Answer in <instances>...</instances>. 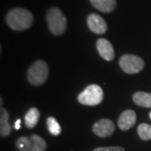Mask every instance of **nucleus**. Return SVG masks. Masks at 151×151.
I'll return each instance as SVG.
<instances>
[{
  "mask_svg": "<svg viewBox=\"0 0 151 151\" xmlns=\"http://www.w3.org/2000/svg\"><path fill=\"white\" fill-rule=\"evenodd\" d=\"M8 25L14 30L22 31L31 27L34 22L32 13L23 8L11 9L6 15Z\"/></svg>",
  "mask_w": 151,
  "mask_h": 151,
  "instance_id": "1",
  "label": "nucleus"
},
{
  "mask_svg": "<svg viewBox=\"0 0 151 151\" xmlns=\"http://www.w3.org/2000/svg\"><path fill=\"white\" fill-rule=\"evenodd\" d=\"M46 21L50 31L55 35L64 34L67 27L66 18L59 8H51L46 14Z\"/></svg>",
  "mask_w": 151,
  "mask_h": 151,
  "instance_id": "2",
  "label": "nucleus"
},
{
  "mask_svg": "<svg viewBox=\"0 0 151 151\" xmlns=\"http://www.w3.org/2000/svg\"><path fill=\"white\" fill-rule=\"evenodd\" d=\"M48 76V65L41 60L35 61L28 70V80L33 86H38L44 84L47 80Z\"/></svg>",
  "mask_w": 151,
  "mask_h": 151,
  "instance_id": "3",
  "label": "nucleus"
},
{
  "mask_svg": "<svg viewBox=\"0 0 151 151\" xmlns=\"http://www.w3.org/2000/svg\"><path fill=\"white\" fill-rule=\"evenodd\" d=\"M15 145L19 151H45L47 148L45 140L38 134L20 137Z\"/></svg>",
  "mask_w": 151,
  "mask_h": 151,
  "instance_id": "4",
  "label": "nucleus"
},
{
  "mask_svg": "<svg viewBox=\"0 0 151 151\" xmlns=\"http://www.w3.org/2000/svg\"><path fill=\"white\" fill-rule=\"evenodd\" d=\"M78 102L86 106H96L103 100V91L98 85H89L77 97Z\"/></svg>",
  "mask_w": 151,
  "mask_h": 151,
  "instance_id": "5",
  "label": "nucleus"
},
{
  "mask_svg": "<svg viewBox=\"0 0 151 151\" xmlns=\"http://www.w3.org/2000/svg\"><path fill=\"white\" fill-rule=\"evenodd\" d=\"M119 65L125 73L136 74L144 69L145 61L138 55L126 54L119 60Z\"/></svg>",
  "mask_w": 151,
  "mask_h": 151,
  "instance_id": "6",
  "label": "nucleus"
},
{
  "mask_svg": "<svg viewBox=\"0 0 151 151\" xmlns=\"http://www.w3.org/2000/svg\"><path fill=\"white\" fill-rule=\"evenodd\" d=\"M115 130V125L110 119H103L93 124L92 131L96 135L101 138H107L113 134Z\"/></svg>",
  "mask_w": 151,
  "mask_h": 151,
  "instance_id": "7",
  "label": "nucleus"
},
{
  "mask_svg": "<svg viewBox=\"0 0 151 151\" xmlns=\"http://www.w3.org/2000/svg\"><path fill=\"white\" fill-rule=\"evenodd\" d=\"M86 23L89 29L97 35L105 34L108 30V24L100 15L97 14H91L86 19Z\"/></svg>",
  "mask_w": 151,
  "mask_h": 151,
  "instance_id": "8",
  "label": "nucleus"
},
{
  "mask_svg": "<svg viewBox=\"0 0 151 151\" xmlns=\"http://www.w3.org/2000/svg\"><path fill=\"white\" fill-rule=\"evenodd\" d=\"M97 49L101 57L108 61L113 60L115 56L113 45L107 39H98L97 41Z\"/></svg>",
  "mask_w": 151,
  "mask_h": 151,
  "instance_id": "9",
  "label": "nucleus"
},
{
  "mask_svg": "<svg viewBox=\"0 0 151 151\" xmlns=\"http://www.w3.org/2000/svg\"><path fill=\"white\" fill-rule=\"evenodd\" d=\"M137 120V116L134 110H126L121 113L118 120V125L121 130H129L135 124Z\"/></svg>",
  "mask_w": 151,
  "mask_h": 151,
  "instance_id": "10",
  "label": "nucleus"
},
{
  "mask_svg": "<svg viewBox=\"0 0 151 151\" xmlns=\"http://www.w3.org/2000/svg\"><path fill=\"white\" fill-rule=\"evenodd\" d=\"M90 2L95 9L103 13H111L117 6L116 0H90Z\"/></svg>",
  "mask_w": 151,
  "mask_h": 151,
  "instance_id": "11",
  "label": "nucleus"
},
{
  "mask_svg": "<svg viewBox=\"0 0 151 151\" xmlns=\"http://www.w3.org/2000/svg\"><path fill=\"white\" fill-rule=\"evenodd\" d=\"M9 115L5 108L0 109V134L2 137H7L10 134L11 127L9 124Z\"/></svg>",
  "mask_w": 151,
  "mask_h": 151,
  "instance_id": "12",
  "label": "nucleus"
},
{
  "mask_svg": "<svg viewBox=\"0 0 151 151\" xmlns=\"http://www.w3.org/2000/svg\"><path fill=\"white\" fill-rule=\"evenodd\" d=\"M133 101L136 105L143 108H151V93L137 92L133 95Z\"/></svg>",
  "mask_w": 151,
  "mask_h": 151,
  "instance_id": "13",
  "label": "nucleus"
},
{
  "mask_svg": "<svg viewBox=\"0 0 151 151\" xmlns=\"http://www.w3.org/2000/svg\"><path fill=\"white\" fill-rule=\"evenodd\" d=\"M40 113L36 108H30L24 116V123L28 129H33L37 125Z\"/></svg>",
  "mask_w": 151,
  "mask_h": 151,
  "instance_id": "14",
  "label": "nucleus"
},
{
  "mask_svg": "<svg viewBox=\"0 0 151 151\" xmlns=\"http://www.w3.org/2000/svg\"><path fill=\"white\" fill-rule=\"evenodd\" d=\"M46 124H47V128H48L49 132L52 135L55 136H58L61 133V128L60 126L59 123L57 122V120L53 118V117H50L46 120Z\"/></svg>",
  "mask_w": 151,
  "mask_h": 151,
  "instance_id": "15",
  "label": "nucleus"
},
{
  "mask_svg": "<svg viewBox=\"0 0 151 151\" xmlns=\"http://www.w3.org/2000/svg\"><path fill=\"white\" fill-rule=\"evenodd\" d=\"M138 134L142 140L151 139V126L148 124H141L138 126Z\"/></svg>",
  "mask_w": 151,
  "mask_h": 151,
  "instance_id": "16",
  "label": "nucleus"
},
{
  "mask_svg": "<svg viewBox=\"0 0 151 151\" xmlns=\"http://www.w3.org/2000/svg\"><path fill=\"white\" fill-rule=\"evenodd\" d=\"M92 151H125L121 146H108V147H98Z\"/></svg>",
  "mask_w": 151,
  "mask_h": 151,
  "instance_id": "17",
  "label": "nucleus"
},
{
  "mask_svg": "<svg viewBox=\"0 0 151 151\" xmlns=\"http://www.w3.org/2000/svg\"><path fill=\"white\" fill-rule=\"evenodd\" d=\"M20 123H21L20 119H18L16 122H15V124H14L15 129H20Z\"/></svg>",
  "mask_w": 151,
  "mask_h": 151,
  "instance_id": "18",
  "label": "nucleus"
},
{
  "mask_svg": "<svg viewBox=\"0 0 151 151\" xmlns=\"http://www.w3.org/2000/svg\"><path fill=\"white\" fill-rule=\"evenodd\" d=\"M3 102H4V101H3V98L1 97V99H0V103H1V108H3Z\"/></svg>",
  "mask_w": 151,
  "mask_h": 151,
  "instance_id": "19",
  "label": "nucleus"
},
{
  "mask_svg": "<svg viewBox=\"0 0 151 151\" xmlns=\"http://www.w3.org/2000/svg\"><path fill=\"white\" fill-rule=\"evenodd\" d=\"M150 119H151V111L150 112Z\"/></svg>",
  "mask_w": 151,
  "mask_h": 151,
  "instance_id": "20",
  "label": "nucleus"
}]
</instances>
